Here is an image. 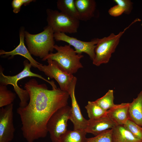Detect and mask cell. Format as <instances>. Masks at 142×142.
Segmentation results:
<instances>
[{
  "instance_id": "1",
  "label": "cell",
  "mask_w": 142,
  "mask_h": 142,
  "mask_svg": "<svg viewBox=\"0 0 142 142\" xmlns=\"http://www.w3.org/2000/svg\"><path fill=\"white\" fill-rule=\"evenodd\" d=\"M29 99L25 107H19L17 113L20 116L23 136L28 142H34L45 138L48 132V122L58 109L68 105V92L60 88L49 90L44 84H39L34 79L24 85Z\"/></svg>"
},
{
  "instance_id": "2",
  "label": "cell",
  "mask_w": 142,
  "mask_h": 142,
  "mask_svg": "<svg viewBox=\"0 0 142 142\" xmlns=\"http://www.w3.org/2000/svg\"><path fill=\"white\" fill-rule=\"evenodd\" d=\"M54 32L47 26L42 32L32 34L25 31V38L27 49L31 55L42 59L52 52L55 45Z\"/></svg>"
},
{
  "instance_id": "3",
  "label": "cell",
  "mask_w": 142,
  "mask_h": 142,
  "mask_svg": "<svg viewBox=\"0 0 142 142\" xmlns=\"http://www.w3.org/2000/svg\"><path fill=\"white\" fill-rule=\"evenodd\" d=\"M54 48L57 52L50 53L42 60L50 58L55 61L62 70L70 74L76 73L79 69L83 67L80 60L84 57L83 55L77 53L69 45H55Z\"/></svg>"
},
{
  "instance_id": "4",
  "label": "cell",
  "mask_w": 142,
  "mask_h": 142,
  "mask_svg": "<svg viewBox=\"0 0 142 142\" xmlns=\"http://www.w3.org/2000/svg\"><path fill=\"white\" fill-rule=\"evenodd\" d=\"M29 62L27 59L24 60L23 62V70L18 74L12 76L4 75L3 73V69L0 66V85L7 86L11 84L13 86L14 90L20 100L19 107L21 108L24 107L28 105L29 95L26 90L18 86L17 83L19 80L28 77H36L45 81L51 86L54 83L53 81H49L42 76L32 72L31 70L32 66Z\"/></svg>"
},
{
  "instance_id": "5",
  "label": "cell",
  "mask_w": 142,
  "mask_h": 142,
  "mask_svg": "<svg viewBox=\"0 0 142 142\" xmlns=\"http://www.w3.org/2000/svg\"><path fill=\"white\" fill-rule=\"evenodd\" d=\"M139 21L136 19L124 30L115 35L111 33L109 36L102 38H98V42L95 49V56L93 60V64L98 66L108 63L111 55L114 53L119 44L120 38L125 32L134 23Z\"/></svg>"
},
{
  "instance_id": "6",
  "label": "cell",
  "mask_w": 142,
  "mask_h": 142,
  "mask_svg": "<svg viewBox=\"0 0 142 142\" xmlns=\"http://www.w3.org/2000/svg\"><path fill=\"white\" fill-rule=\"evenodd\" d=\"M48 25L54 33H74L77 32L79 20L57 10H46Z\"/></svg>"
},
{
  "instance_id": "7",
  "label": "cell",
  "mask_w": 142,
  "mask_h": 142,
  "mask_svg": "<svg viewBox=\"0 0 142 142\" xmlns=\"http://www.w3.org/2000/svg\"><path fill=\"white\" fill-rule=\"evenodd\" d=\"M70 109L71 107L68 105L62 107L57 110L49 119L47 128L52 142H59L67 131Z\"/></svg>"
},
{
  "instance_id": "8",
  "label": "cell",
  "mask_w": 142,
  "mask_h": 142,
  "mask_svg": "<svg viewBox=\"0 0 142 142\" xmlns=\"http://www.w3.org/2000/svg\"><path fill=\"white\" fill-rule=\"evenodd\" d=\"M47 60L48 65L40 64L37 68L43 72L47 76L54 79L59 84L62 90L68 92L74 76L62 70L55 61L50 58Z\"/></svg>"
},
{
  "instance_id": "9",
  "label": "cell",
  "mask_w": 142,
  "mask_h": 142,
  "mask_svg": "<svg viewBox=\"0 0 142 142\" xmlns=\"http://www.w3.org/2000/svg\"><path fill=\"white\" fill-rule=\"evenodd\" d=\"M54 39L57 41H63L68 43L75 49V52L82 54L83 53L87 54L93 61L95 56V49L98 42V38L92 39L90 41H84L67 35L63 33H54Z\"/></svg>"
},
{
  "instance_id": "10",
  "label": "cell",
  "mask_w": 142,
  "mask_h": 142,
  "mask_svg": "<svg viewBox=\"0 0 142 142\" xmlns=\"http://www.w3.org/2000/svg\"><path fill=\"white\" fill-rule=\"evenodd\" d=\"M13 104L0 109V142H11L14 137Z\"/></svg>"
},
{
  "instance_id": "11",
  "label": "cell",
  "mask_w": 142,
  "mask_h": 142,
  "mask_svg": "<svg viewBox=\"0 0 142 142\" xmlns=\"http://www.w3.org/2000/svg\"><path fill=\"white\" fill-rule=\"evenodd\" d=\"M77 80V78L74 77L68 92L72 103L69 120L73 124L74 129L85 130L88 120L83 116L75 97V90Z\"/></svg>"
},
{
  "instance_id": "12",
  "label": "cell",
  "mask_w": 142,
  "mask_h": 142,
  "mask_svg": "<svg viewBox=\"0 0 142 142\" xmlns=\"http://www.w3.org/2000/svg\"><path fill=\"white\" fill-rule=\"evenodd\" d=\"M25 31L24 27H21L20 28L19 31V43L16 48L9 52H6L1 50H0V55H3L2 57H4L10 56V58H12L16 55H20L27 58L32 67L37 68L40 63L33 58L25 45L24 39Z\"/></svg>"
},
{
  "instance_id": "13",
  "label": "cell",
  "mask_w": 142,
  "mask_h": 142,
  "mask_svg": "<svg viewBox=\"0 0 142 142\" xmlns=\"http://www.w3.org/2000/svg\"><path fill=\"white\" fill-rule=\"evenodd\" d=\"M117 125L107 115L100 118L89 119L85 131L96 136L108 129H112Z\"/></svg>"
},
{
  "instance_id": "14",
  "label": "cell",
  "mask_w": 142,
  "mask_h": 142,
  "mask_svg": "<svg viewBox=\"0 0 142 142\" xmlns=\"http://www.w3.org/2000/svg\"><path fill=\"white\" fill-rule=\"evenodd\" d=\"M129 103H122L108 110L107 115L117 125H123L129 119L128 108Z\"/></svg>"
},
{
  "instance_id": "15",
  "label": "cell",
  "mask_w": 142,
  "mask_h": 142,
  "mask_svg": "<svg viewBox=\"0 0 142 142\" xmlns=\"http://www.w3.org/2000/svg\"><path fill=\"white\" fill-rule=\"evenodd\" d=\"M79 20L86 21L94 17L96 3L94 0H74Z\"/></svg>"
},
{
  "instance_id": "16",
  "label": "cell",
  "mask_w": 142,
  "mask_h": 142,
  "mask_svg": "<svg viewBox=\"0 0 142 142\" xmlns=\"http://www.w3.org/2000/svg\"><path fill=\"white\" fill-rule=\"evenodd\" d=\"M128 116L129 119L142 126V90L132 102L129 103Z\"/></svg>"
},
{
  "instance_id": "17",
  "label": "cell",
  "mask_w": 142,
  "mask_h": 142,
  "mask_svg": "<svg viewBox=\"0 0 142 142\" xmlns=\"http://www.w3.org/2000/svg\"><path fill=\"white\" fill-rule=\"evenodd\" d=\"M112 129V142H142L123 125H117Z\"/></svg>"
},
{
  "instance_id": "18",
  "label": "cell",
  "mask_w": 142,
  "mask_h": 142,
  "mask_svg": "<svg viewBox=\"0 0 142 142\" xmlns=\"http://www.w3.org/2000/svg\"><path fill=\"white\" fill-rule=\"evenodd\" d=\"M57 3V8L60 12L79 20L74 0H58Z\"/></svg>"
},
{
  "instance_id": "19",
  "label": "cell",
  "mask_w": 142,
  "mask_h": 142,
  "mask_svg": "<svg viewBox=\"0 0 142 142\" xmlns=\"http://www.w3.org/2000/svg\"><path fill=\"white\" fill-rule=\"evenodd\" d=\"M87 133L84 130H67L61 138L59 142H85Z\"/></svg>"
},
{
  "instance_id": "20",
  "label": "cell",
  "mask_w": 142,
  "mask_h": 142,
  "mask_svg": "<svg viewBox=\"0 0 142 142\" xmlns=\"http://www.w3.org/2000/svg\"><path fill=\"white\" fill-rule=\"evenodd\" d=\"M85 108L89 119H98L107 115V111L102 108L95 101H88Z\"/></svg>"
},
{
  "instance_id": "21",
  "label": "cell",
  "mask_w": 142,
  "mask_h": 142,
  "mask_svg": "<svg viewBox=\"0 0 142 142\" xmlns=\"http://www.w3.org/2000/svg\"><path fill=\"white\" fill-rule=\"evenodd\" d=\"M16 97V94L8 90L7 86L0 85L1 108L12 104Z\"/></svg>"
},
{
  "instance_id": "22",
  "label": "cell",
  "mask_w": 142,
  "mask_h": 142,
  "mask_svg": "<svg viewBox=\"0 0 142 142\" xmlns=\"http://www.w3.org/2000/svg\"><path fill=\"white\" fill-rule=\"evenodd\" d=\"M114 99L113 90H109L104 95L95 101L102 108L107 111L115 105Z\"/></svg>"
},
{
  "instance_id": "23",
  "label": "cell",
  "mask_w": 142,
  "mask_h": 142,
  "mask_svg": "<svg viewBox=\"0 0 142 142\" xmlns=\"http://www.w3.org/2000/svg\"><path fill=\"white\" fill-rule=\"evenodd\" d=\"M85 142H112V129L107 130L94 137L87 138Z\"/></svg>"
},
{
  "instance_id": "24",
  "label": "cell",
  "mask_w": 142,
  "mask_h": 142,
  "mask_svg": "<svg viewBox=\"0 0 142 142\" xmlns=\"http://www.w3.org/2000/svg\"><path fill=\"white\" fill-rule=\"evenodd\" d=\"M123 125L136 137L142 140L141 126L129 119Z\"/></svg>"
},
{
  "instance_id": "25",
  "label": "cell",
  "mask_w": 142,
  "mask_h": 142,
  "mask_svg": "<svg viewBox=\"0 0 142 142\" xmlns=\"http://www.w3.org/2000/svg\"><path fill=\"white\" fill-rule=\"evenodd\" d=\"M113 1L123 9L124 13L129 14L130 13L133 8V3L130 0H114Z\"/></svg>"
},
{
  "instance_id": "26",
  "label": "cell",
  "mask_w": 142,
  "mask_h": 142,
  "mask_svg": "<svg viewBox=\"0 0 142 142\" xmlns=\"http://www.w3.org/2000/svg\"><path fill=\"white\" fill-rule=\"evenodd\" d=\"M108 12L111 16L116 17L121 15L124 13V11L120 6L117 4L111 7L109 10Z\"/></svg>"
},
{
  "instance_id": "27",
  "label": "cell",
  "mask_w": 142,
  "mask_h": 142,
  "mask_svg": "<svg viewBox=\"0 0 142 142\" xmlns=\"http://www.w3.org/2000/svg\"><path fill=\"white\" fill-rule=\"evenodd\" d=\"M23 5L21 0H13L11 3V5L13 9V12L15 13H19Z\"/></svg>"
},
{
  "instance_id": "28",
  "label": "cell",
  "mask_w": 142,
  "mask_h": 142,
  "mask_svg": "<svg viewBox=\"0 0 142 142\" xmlns=\"http://www.w3.org/2000/svg\"><path fill=\"white\" fill-rule=\"evenodd\" d=\"M23 5L24 6L28 5L30 3L34 0H21Z\"/></svg>"
}]
</instances>
